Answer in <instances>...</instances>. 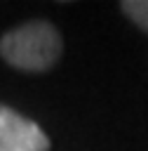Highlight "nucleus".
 I'll list each match as a JSON object with an SVG mask.
<instances>
[{
    "label": "nucleus",
    "mask_w": 148,
    "mask_h": 151,
    "mask_svg": "<svg viewBox=\"0 0 148 151\" xmlns=\"http://www.w3.org/2000/svg\"><path fill=\"white\" fill-rule=\"evenodd\" d=\"M63 52L61 33L54 24L33 19L14 26L0 38V57L19 71L45 73L49 71Z\"/></svg>",
    "instance_id": "f257e3e1"
},
{
    "label": "nucleus",
    "mask_w": 148,
    "mask_h": 151,
    "mask_svg": "<svg viewBox=\"0 0 148 151\" xmlns=\"http://www.w3.org/2000/svg\"><path fill=\"white\" fill-rule=\"evenodd\" d=\"M49 144L38 123L0 104V151H49Z\"/></svg>",
    "instance_id": "f03ea898"
},
{
    "label": "nucleus",
    "mask_w": 148,
    "mask_h": 151,
    "mask_svg": "<svg viewBox=\"0 0 148 151\" xmlns=\"http://www.w3.org/2000/svg\"><path fill=\"white\" fill-rule=\"evenodd\" d=\"M120 9L129 21H134L141 31L148 33V0H122Z\"/></svg>",
    "instance_id": "7ed1b4c3"
}]
</instances>
